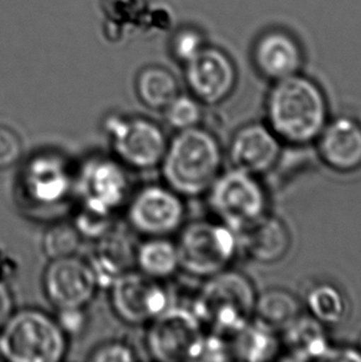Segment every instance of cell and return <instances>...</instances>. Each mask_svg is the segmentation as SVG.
<instances>
[{
    "label": "cell",
    "instance_id": "cell-11",
    "mask_svg": "<svg viewBox=\"0 0 361 362\" xmlns=\"http://www.w3.org/2000/svg\"><path fill=\"white\" fill-rule=\"evenodd\" d=\"M109 289L114 313L129 325L150 324L171 305L161 282L139 269L120 274L109 284Z\"/></svg>",
    "mask_w": 361,
    "mask_h": 362
},
{
    "label": "cell",
    "instance_id": "cell-23",
    "mask_svg": "<svg viewBox=\"0 0 361 362\" xmlns=\"http://www.w3.org/2000/svg\"><path fill=\"white\" fill-rule=\"evenodd\" d=\"M302 309V303L287 289H266L263 293H258L254 319L281 333L303 313Z\"/></svg>",
    "mask_w": 361,
    "mask_h": 362
},
{
    "label": "cell",
    "instance_id": "cell-30",
    "mask_svg": "<svg viewBox=\"0 0 361 362\" xmlns=\"http://www.w3.org/2000/svg\"><path fill=\"white\" fill-rule=\"evenodd\" d=\"M88 360L93 362H132L137 361V356L130 345L122 341H110L94 349Z\"/></svg>",
    "mask_w": 361,
    "mask_h": 362
},
{
    "label": "cell",
    "instance_id": "cell-18",
    "mask_svg": "<svg viewBox=\"0 0 361 362\" xmlns=\"http://www.w3.org/2000/svg\"><path fill=\"white\" fill-rule=\"evenodd\" d=\"M282 346L287 349L293 360H359L357 348H333L326 327L309 314H301L280 333Z\"/></svg>",
    "mask_w": 361,
    "mask_h": 362
},
{
    "label": "cell",
    "instance_id": "cell-32",
    "mask_svg": "<svg viewBox=\"0 0 361 362\" xmlns=\"http://www.w3.org/2000/svg\"><path fill=\"white\" fill-rule=\"evenodd\" d=\"M14 313V298L9 286L0 281V329L4 327Z\"/></svg>",
    "mask_w": 361,
    "mask_h": 362
},
{
    "label": "cell",
    "instance_id": "cell-31",
    "mask_svg": "<svg viewBox=\"0 0 361 362\" xmlns=\"http://www.w3.org/2000/svg\"><path fill=\"white\" fill-rule=\"evenodd\" d=\"M59 325L64 328L67 335L77 333L84 325V309H69V310H59Z\"/></svg>",
    "mask_w": 361,
    "mask_h": 362
},
{
    "label": "cell",
    "instance_id": "cell-7",
    "mask_svg": "<svg viewBox=\"0 0 361 362\" xmlns=\"http://www.w3.org/2000/svg\"><path fill=\"white\" fill-rule=\"evenodd\" d=\"M207 330L193 309L168 305L149 324L147 346L162 362L202 361Z\"/></svg>",
    "mask_w": 361,
    "mask_h": 362
},
{
    "label": "cell",
    "instance_id": "cell-33",
    "mask_svg": "<svg viewBox=\"0 0 361 362\" xmlns=\"http://www.w3.org/2000/svg\"><path fill=\"white\" fill-rule=\"evenodd\" d=\"M357 350H359V353H360L361 355V337L360 340H359V344H357Z\"/></svg>",
    "mask_w": 361,
    "mask_h": 362
},
{
    "label": "cell",
    "instance_id": "cell-17",
    "mask_svg": "<svg viewBox=\"0 0 361 362\" xmlns=\"http://www.w3.org/2000/svg\"><path fill=\"white\" fill-rule=\"evenodd\" d=\"M321 161L338 173L361 168V122L349 115L329 119L314 142Z\"/></svg>",
    "mask_w": 361,
    "mask_h": 362
},
{
    "label": "cell",
    "instance_id": "cell-19",
    "mask_svg": "<svg viewBox=\"0 0 361 362\" xmlns=\"http://www.w3.org/2000/svg\"><path fill=\"white\" fill-rule=\"evenodd\" d=\"M238 236L240 252L261 264H277L287 256L292 244L287 224L270 213L239 231Z\"/></svg>",
    "mask_w": 361,
    "mask_h": 362
},
{
    "label": "cell",
    "instance_id": "cell-13",
    "mask_svg": "<svg viewBox=\"0 0 361 362\" xmlns=\"http://www.w3.org/2000/svg\"><path fill=\"white\" fill-rule=\"evenodd\" d=\"M98 287L92 264L76 255L51 259L45 271V293L57 310L84 309L96 297Z\"/></svg>",
    "mask_w": 361,
    "mask_h": 362
},
{
    "label": "cell",
    "instance_id": "cell-3",
    "mask_svg": "<svg viewBox=\"0 0 361 362\" xmlns=\"http://www.w3.org/2000/svg\"><path fill=\"white\" fill-rule=\"evenodd\" d=\"M256 297L249 277L228 269L207 279L193 310L207 333L230 340L254 319Z\"/></svg>",
    "mask_w": 361,
    "mask_h": 362
},
{
    "label": "cell",
    "instance_id": "cell-4",
    "mask_svg": "<svg viewBox=\"0 0 361 362\" xmlns=\"http://www.w3.org/2000/svg\"><path fill=\"white\" fill-rule=\"evenodd\" d=\"M69 351V335L57 319L39 309L13 313L0 329V356L11 362H59Z\"/></svg>",
    "mask_w": 361,
    "mask_h": 362
},
{
    "label": "cell",
    "instance_id": "cell-21",
    "mask_svg": "<svg viewBox=\"0 0 361 362\" xmlns=\"http://www.w3.org/2000/svg\"><path fill=\"white\" fill-rule=\"evenodd\" d=\"M282 348L280 333L253 319L230 339L231 356L241 361H270Z\"/></svg>",
    "mask_w": 361,
    "mask_h": 362
},
{
    "label": "cell",
    "instance_id": "cell-27",
    "mask_svg": "<svg viewBox=\"0 0 361 362\" xmlns=\"http://www.w3.org/2000/svg\"><path fill=\"white\" fill-rule=\"evenodd\" d=\"M164 112L168 125L177 132L200 127L203 120V104L192 94H178Z\"/></svg>",
    "mask_w": 361,
    "mask_h": 362
},
{
    "label": "cell",
    "instance_id": "cell-12",
    "mask_svg": "<svg viewBox=\"0 0 361 362\" xmlns=\"http://www.w3.org/2000/svg\"><path fill=\"white\" fill-rule=\"evenodd\" d=\"M76 172L66 157L46 151L30 157L19 177L21 194L35 206H57L74 191Z\"/></svg>",
    "mask_w": 361,
    "mask_h": 362
},
{
    "label": "cell",
    "instance_id": "cell-10",
    "mask_svg": "<svg viewBox=\"0 0 361 362\" xmlns=\"http://www.w3.org/2000/svg\"><path fill=\"white\" fill-rule=\"evenodd\" d=\"M183 197L168 186L149 185L127 201V223L147 238L170 236L180 231L185 218Z\"/></svg>",
    "mask_w": 361,
    "mask_h": 362
},
{
    "label": "cell",
    "instance_id": "cell-1",
    "mask_svg": "<svg viewBox=\"0 0 361 362\" xmlns=\"http://www.w3.org/2000/svg\"><path fill=\"white\" fill-rule=\"evenodd\" d=\"M266 124L282 144H314L329 120V104L322 87L301 74L273 82L265 102Z\"/></svg>",
    "mask_w": 361,
    "mask_h": 362
},
{
    "label": "cell",
    "instance_id": "cell-25",
    "mask_svg": "<svg viewBox=\"0 0 361 362\" xmlns=\"http://www.w3.org/2000/svg\"><path fill=\"white\" fill-rule=\"evenodd\" d=\"M137 93L147 108L165 110L180 94V87L170 71L162 67H147L137 76Z\"/></svg>",
    "mask_w": 361,
    "mask_h": 362
},
{
    "label": "cell",
    "instance_id": "cell-29",
    "mask_svg": "<svg viewBox=\"0 0 361 362\" xmlns=\"http://www.w3.org/2000/svg\"><path fill=\"white\" fill-rule=\"evenodd\" d=\"M23 141L10 127L0 125V170L14 166L23 156Z\"/></svg>",
    "mask_w": 361,
    "mask_h": 362
},
{
    "label": "cell",
    "instance_id": "cell-24",
    "mask_svg": "<svg viewBox=\"0 0 361 362\" xmlns=\"http://www.w3.org/2000/svg\"><path fill=\"white\" fill-rule=\"evenodd\" d=\"M135 264L137 269L151 279H168L180 269V259L176 243L167 236L147 238L137 246Z\"/></svg>",
    "mask_w": 361,
    "mask_h": 362
},
{
    "label": "cell",
    "instance_id": "cell-15",
    "mask_svg": "<svg viewBox=\"0 0 361 362\" xmlns=\"http://www.w3.org/2000/svg\"><path fill=\"white\" fill-rule=\"evenodd\" d=\"M282 145L266 122H250L231 137L228 158L233 168L261 177L277 165Z\"/></svg>",
    "mask_w": 361,
    "mask_h": 362
},
{
    "label": "cell",
    "instance_id": "cell-14",
    "mask_svg": "<svg viewBox=\"0 0 361 362\" xmlns=\"http://www.w3.org/2000/svg\"><path fill=\"white\" fill-rule=\"evenodd\" d=\"M185 66V83L190 93L203 105L223 103L234 92L238 69L224 49L208 45Z\"/></svg>",
    "mask_w": 361,
    "mask_h": 362
},
{
    "label": "cell",
    "instance_id": "cell-5",
    "mask_svg": "<svg viewBox=\"0 0 361 362\" xmlns=\"http://www.w3.org/2000/svg\"><path fill=\"white\" fill-rule=\"evenodd\" d=\"M180 269L210 279L230 267L240 254L239 236L219 221H195L180 228L176 243Z\"/></svg>",
    "mask_w": 361,
    "mask_h": 362
},
{
    "label": "cell",
    "instance_id": "cell-6",
    "mask_svg": "<svg viewBox=\"0 0 361 362\" xmlns=\"http://www.w3.org/2000/svg\"><path fill=\"white\" fill-rule=\"evenodd\" d=\"M207 197L217 221L236 233L269 213V194L259 177L233 167L220 172Z\"/></svg>",
    "mask_w": 361,
    "mask_h": 362
},
{
    "label": "cell",
    "instance_id": "cell-26",
    "mask_svg": "<svg viewBox=\"0 0 361 362\" xmlns=\"http://www.w3.org/2000/svg\"><path fill=\"white\" fill-rule=\"evenodd\" d=\"M81 243L82 235L74 224L57 223L45 233L42 247L50 259H61L76 255Z\"/></svg>",
    "mask_w": 361,
    "mask_h": 362
},
{
    "label": "cell",
    "instance_id": "cell-16",
    "mask_svg": "<svg viewBox=\"0 0 361 362\" xmlns=\"http://www.w3.org/2000/svg\"><path fill=\"white\" fill-rule=\"evenodd\" d=\"M251 54L255 69L271 83L302 72V45L287 30H266L258 36Z\"/></svg>",
    "mask_w": 361,
    "mask_h": 362
},
{
    "label": "cell",
    "instance_id": "cell-8",
    "mask_svg": "<svg viewBox=\"0 0 361 362\" xmlns=\"http://www.w3.org/2000/svg\"><path fill=\"white\" fill-rule=\"evenodd\" d=\"M74 191L82 209L114 216L130 198L127 167L115 157H89L76 172Z\"/></svg>",
    "mask_w": 361,
    "mask_h": 362
},
{
    "label": "cell",
    "instance_id": "cell-28",
    "mask_svg": "<svg viewBox=\"0 0 361 362\" xmlns=\"http://www.w3.org/2000/svg\"><path fill=\"white\" fill-rule=\"evenodd\" d=\"M207 46L208 42L205 34L192 26H185L178 30L171 41L172 54L183 64L195 59Z\"/></svg>",
    "mask_w": 361,
    "mask_h": 362
},
{
    "label": "cell",
    "instance_id": "cell-20",
    "mask_svg": "<svg viewBox=\"0 0 361 362\" xmlns=\"http://www.w3.org/2000/svg\"><path fill=\"white\" fill-rule=\"evenodd\" d=\"M97 240L92 262L89 264L97 274L99 286H109L120 274L132 269L135 264L137 247H134L125 233L114 230V228Z\"/></svg>",
    "mask_w": 361,
    "mask_h": 362
},
{
    "label": "cell",
    "instance_id": "cell-22",
    "mask_svg": "<svg viewBox=\"0 0 361 362\" xmlns=\"http://www.w3.org/2000/svg\"><path fill=\"white\" fill-rule=\"evenodd\" d=\"M304 307L307 314L326 328L345 323L352 312L348 294L332 282L313 284L306 293Z\"/></svg>",
    "mask_w": 361,
    "mask_h": 362
},
{
    "label": "cell",
    "instance_id": "cell-9",
    "mask_svg": "<svg viewBox=\"0 0 361 362\" xmlns=\"http://www.w3.org/2000/svg\"><path fill=\"white\" fill-rule=\"evenodd\" d=\"M108 136L118 161L134 170H151L161 165L168 140L160 125L150 119L109 117Z\"/></svg>",
    "mask_w": 361,
    "mask_h": 362
},
{
    "label": "cell",
    "instance_id": "cell-2",
    "mask_svg": "<svg viewBox=\"0 0 361 362\" xmlns=\"http://www.w3.org/2000/svg\"><path fill=\"white\" fill-rule=\"evenodd\" d=\"M166 186L180 197L203 196L223 166V150L213 132L195 127L177 132L161 161Z\"/></svg>",
    "mask_w": 361,
    "mask_h": 362
}]
</instances>
